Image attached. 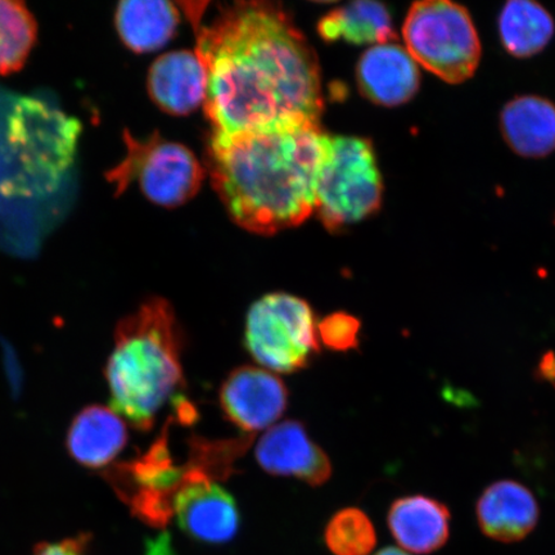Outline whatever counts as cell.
Returning a JSON list of instances; mask_svg holds the SVG:
<instances>
[{"mask_svg":"<svg viewBox=\"0 0 555 555\" xmlns=\"http://www.w3.org/2000/svg\"><path fill=\"white\" fill-rule=\"evenodd\" d=\"M206 69L214 134L263 133L321 124V68L280 4L238 2L204 24L205 3H179Z\"/></svg>","mask_w":555,"mask_h":555,"instance_id":"obj_1","label":"cell"},{"mask_svg":"<svg viewBox=\"0 0 555 555\" xmlns=\"http://www.w3.org/2000/svg\"><path fill=\"white\" fill-rule=\"evenodd\" d=\"M328 137L321 125L237 135L212 133L206 168L229 217L258 234L304 223L315 211Z\"/></svg>","mask_w":555,"mask_h":555,"instance_id":"obj_2","label":"cell"},{"mask_svg":"<svg viewBox=\"0 0 555 555\" xmlns=\"http://www.w3.org/2000/svg\"><path fill=\"white\" fill-rule=\"evenodd\" d=\"M183 336L176 311L152 297L117 323L104 366L109 405L131 427L151 431L168 401L184 387Z\"/></svg>","mask_w":555,"mask_h":555,"instance_id":"obj_3","label":"cell"},{"mask_svg":"<svg viewBox=\"0 0 555 555\" xmlns=\"http://www.w3.org/2000/svg\"><path fill=\"white\" fill-rule=\"evenodd\" d=\"M402 38L418 66L448 85H462L480 66V37L466 7L448 0L416 2L408 11Z\"/></svg>","mask_w":555,"mask_h":555,"instance_id":"obj_4","label":"cell"},{"mask_svg":"<svg viewBox=\"0 0 555 555\" xmlns=\"http://www.w3.org/2000/svg\"><path fill=\"white\" fill-rule=\"evenodd\" d=\"M384 183L370 141L328 137L317 183L315 211L330 231L356 224L376 212Z\"/></svg>","mask_w":555,"mask_h":555,"instance_id":"obj_5","label":"cell"},{"mask_svg":"<svg viewBox=\"0 0 555 555\" xmlns=\"http://www.w3.org/2000/svg\"><path fill=\"white\" fill-rule=\"evenodd\" d=\"M125 156L104 178L119 197L129 186L139 189L152 204L178 207L189 203L203 185L205 170L185 145L170 142L158 133L138 139L125 130Z\"/></svg>","mask_w":555,"mask_h":555,"instance_id":"obj_6","label":"cell"},{"mask_svg":"<svg viewBox=\"0 0 555 555\" xmlns=\"http://www.w3.org/2000/svg\"><path fill=\"white\" fill-rule=\"evenodd\" d=\"M318 323L309 302L284 294H269L247 312L246 349L263 370L291 374L305 370L321 352Z\"/></svg>","mask_w":555,"mask_h":555,"instance_id":"obj_7","label":"cell"},{"mask_svg":"<svg viewBox=\"0 0 555 555\" xmlns=\"http://www.w3.org/2000/svg\"><path fill=\"white\" fill-rule=\"evenodd\" d=\"M168 429L147 451L104 470L116 495L143 524L163 529L173 517V502L185 483L203 476L189 461L177 466L169 450Z\"/></svg>","mask_w":555,"mask_h":555,"instance_id":"obj_8","label":"cell"},{"mask_svg":"<svg viewBox=\"0 0 555 555\" xmlns=\"http://www.w3.org/2000/svg\"><path fill=\"white\" fill-rule=\"evenodd\" d=\"M219 402L225 418L242 433L255 434L274 426L286 412L288 390L274 373L243 365L228 374Z\"/></svg>","mask_w":555,"mask_h":555,"instance_id":"obj_9","label":"cell"},{"mask_svg":"<svg viewBox=\"0 0 555 555\" xmlns=\"http://www.w3.org/2000/svg\"><path fill=\"white\" fill-rule=\"evenodd\" d=\"M173 517L185 535L204 544H225L240 530L237 503L215 481L185 483L173 502Z\"/></svg>","mask_w":555,"mask_h":555,"instance_id":"obj_10","label":"cell"},{"mask_svg":"<svg viewBox=\"0 0 555 555\" xmlns=\"http://www.w3.org/2000/svg\"><path fill=\"white\" fill-rule=\"evenodd\" d=\"M255 456L269 475L295 477L310 486H321L332 475L328 455L297 421L270 427L259 440Z\"/></svg>","mask_w":555,"mask_h":555,"instance_id":"obj_11","label":"cell"},{"mask_svg":"<svg viewBox=\"0 0 555 555\" xmlns=\"http://www.w3.org/2000/svg\"><path fill=\"white\" fill-rule=\"evenodd\" d=\"M360 92L380 106L408 103L421 87L420 66L405 47L397 43L373 46L358 66Z\"/></svg>","mask_w":555,"mask_h":555,"instance_id":"obj_12","label":"cell"},{"mask_svg":"<svg viewBox=\"0 0 555 555\" xmlns=\"http://www.w3.org/2000/svg\"><path fill=\"white\" fill-rule=\"evenodd\" d=\"M476 517L483 535L499 543H517L535 530L540 508L527 486L502 480L488 486L478 498Z\"/></svg>","mask_w":555,"mask_h":555,"instance_id":"obj_13","label":"cell"},{"mask_svg":"<svg viewBox=\"0 0 555 555\" xmlns=\"http://www.w3.org/2000/svg\"><path fill=\"white\" fill-rule=\"evenodd\" d=\"M207 75L196 52L163 54L151 66L147 90L159 109L173 116L193 113L205 103Z\"/></svg>","mask_w":555,"mask_h":555,"instance_id":"obj_14","label":"cell"},{"mask_svg":"<svg viewBox=\"0 0 555 555\" xmlns=\"http://www.w3.org/2000/svg\"><path fill=\"white\" fill-rule=\"evenodd\" d=\"M129 440L127 422L113 408L89 405L75 416L66 436L69 456L80 466L106 470Z\"/></svg>","mask_w":555,"mask_h":555,"instance_id":"obj_15","label":"cell"},{"mask_svg":"<svg viewBox=\"0 0 555 555\" xmlns=\"http://www.w3.org/2000/svg\"><path fill=\"white\" fill-rule=\"evenodd\" d=\"M448 506L426 495L399 498L388 511L387 524L400 550L411 554H431L441 550L450 537Z\"/></svg>","mask_w":555,"mask_h":555,"instance_id":"obj_16","label":"cell"},{"mask_svg":"<svg viewBox=\"0 0 555 555\" xmlns=\"http://www.w3.org/2000/svg\"><path fill=\"white\" fill-rule=\"evenodd\" d=\"M499 124L517 155L543 158L555 152V104L544 96H516L503 107Z\"/></svg>","mask_w":555,"mask_h":555,"instance_id":"obj_17","label":"cell"},{"mask_svg":"<svg viewBox=\"0 0 555 555\" xmlns=\"http://www.w3.org/2000/svg\"><path fill=\"white\" fill-rule=\"evenodd\" d=\"M179 20L177 5L166 0H125L115 11L117 35L134 53L162 50L176 35Z\"/></svg>","mask_w":555,"mask_h":555,"instance_id":"obj_18","label":"cell"},{"mask_svg":"<svg viewBox=\"0 0 555 555\" xmlns=\"http://www.w3.org/2000/svg\"><path fill=\"white\" fill-rule=\"evenodd\" d=\"M498 30L506 53L530 59L551 43L555 23L545 7L531 0H511L499 15Z\"/></svg>","mask_w":555,"mask_h":555,"instance_id":"obj_19","label":"cell"},{"mask_svg":"<svg viewBox=\"0 0 555 555\" xmlns=\"http://www.w3.org/2000/svg\"><path fill=\"white\" fill-rule=\"evenodd\" d=\"M328 41L344 39L352 44H386L397 39L387 7L377 2H353L328 13L319 23Z\"/></svg>","mask_w":555,"mask_h":555,"instance_id":"obj_20","label":"cell"},{"mask_svg":"<svg viewBox=\"0 0 555 555\" xmlns=\"http://www.w3.org/2000/svg\"><path fill=\"white\" fill-rule=\"evenodd\" d=\"M38 39V23L24 2L0 0V76L20 72Z\"/></svg>","mask_w":555,"mask_h":555,"instance_id":"obj_21","label":"cell"},{"mask_svg":"<svg viewBox=\"0 0 555 555\" xmlns=\"http://www.w3.org/2000/svg\"><path fill=\"white\" fill-rule=\"evenodd\" d=\"M324 541L335 555H370L377 545V533L366 513L345 508L330 519Z\"/></svg>","mask_w":555,"mask_h":555,"instance_id":"obj_22","label":"cell"},{"mask_svg":"<svg viewBox=\"0 0 555 555\" xmlns=\"http://www.w3.org/2000/svg\"><path fill=\"white\" fill-rule=\"evenodd\" d=\"M360 330H362V322L345 311L333 312L318 322L319 341L333 351L357 350Z\"/></svg>","mask_w":555,"mask_h":555,"instance_id":"obj_23","label":"cell"},{"mask_svg":"<svg viewBox=\"0 0 555 555\" xmlns=\"http://www.w3.org/2000/svg\"><path fill=\"white\" fill-rule=\"evenodd\" d=\"M90 537L81 533L57 543H41L35 547L34 555H87Z\"/></svg>","mask_w":555,"mask_h":555,"instance_id":"obj_24","label":"cell"},{"mask_svg":"<svg viewBox=\"0 0 555 555\" xmlns=\"http://www.w3.org/2000/svg\"><path fill=\"white\" fill-rule=\"evenodd\" d=\"M374 555H413V554L402 551V550H400V547L388 546V547H385V550H382Z\"/></svg>","mask_w":555,"mask_h":555,"instance_id":"obj_25","label":"cell"}]
</instances>
